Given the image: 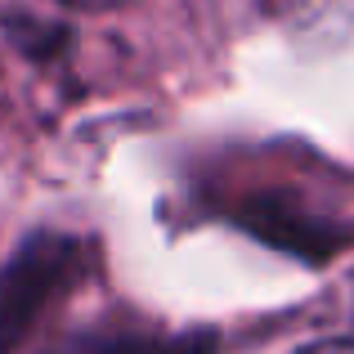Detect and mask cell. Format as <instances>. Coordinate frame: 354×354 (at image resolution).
I'll use <instances>...</instances> for the list:
<instances>
[{"label":"cell","mask_w":354,"mask_h":354,"mask_svg":"<svg viewBox=\"0 0 354 354\" xmlns=\"http://www.w3.org/2000/svg\"><path fill=\"white\" fill-rule=\"evenodd\" d=\"M95 274V247L63 229H36L0 269V354H14L36 323Z\"/></svg>","instance_id":"1"},{"label":"cell","mask_w":354,"mask_h":354,"mask_svg":"<svg viewBox=\"0 0 354 354\" xmlns=\"http://www.w3.org/2000/svg\"><path fill=\"white\" fill-rule=\"evenodd\" d=\"M50 354H216V337L144 328V323H95L63 337Z\"/></svg>","instance_id":"2"},{"label":"cell","mask_w":354,"mask_h":354,"mask_svg":"<svg viewBox=\"0 0 354 354\" xmlns=\"http://www.w3.org/2000/svg\"><path fill=\"white\" fill-rule=\"evenodd\" d=\"M260 5L296 32H337L354 23V0H260Z\"/></svg>","instance_id":"3"},{"label":"cell","mask_w":354,"mask_h":354,"mask_svg":"<svg viewBox=\"0 0 354 354\" xmlns=\"http://www.w3.org/2000/svg\"><path fill=\"white\" fill-rule=\"evenodd\" d=\"M301 354H354V337H332V341H319V346H305Z\"/></svg>","instance_id":"4"},{"label":"cell","mask_w":354,"mask_h":354,"mask_svg":"<svg viewBox=\"0 0 354 354\" xmlns=\"http://www.w3.org/2000/svg\"><path fill=\"white\" fill-rule=\"evenodd\" d=\"M68 5H81V9H108V5H126V0H68Z\"/></svg>","instance_id":"5"}]
</instances>
